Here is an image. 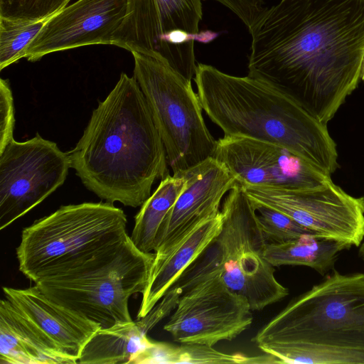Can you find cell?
I'll return each mask as SVG.
<instances>
[{
  "mask_svg": "<svg viewBox=\"0 0 364 364\" xmlns=\"http://www.w3.org/2000/svg\"><path fill=\"white\" fill-rule=\"evenodd\" d=\"M221 212L197 225L167 255L156 257L142 294L137 319L144 317L174 284L185 269L220 232Z\"/></svg>",
  "mask_w": 364,
  "mask_h": 364,
  "instance_id": "cell-18",
  "label": "cell"
},
{
  "mask_svg": "<svg viewBox=\"0 0 364 364\" xmlns=\"http://www.w3.org/2000/svg\"><path fill=\"white\" fill-rule=\"evenodd\" d=\"M248 76L326 124L357 87L364 0H280L249 31Z\"/></svg>",
  "mask_w": 364,
  "mask_h": 364,
  "instance_id": "cell-1",
  "label": "cell"
},
{
  "mask_svg": "<svg viewBox=\"0 0 364 364\" xmlns=\"http://www.w3.org/2000/svg\"><path fill=\"white\" fill-rule=\"evenodd\" d=\"M0 363L75 364L77 360L5 298L0 301Z\"/></svg>",
  "mask_w": 364,
  "mask_h": 364,
  "instance_id": "cell-17",
  "label": "cell"
},
{
  "mask_svg": "<svg viewBox=\"0 0 364 364\" xmlns=\"http://www.w3.org/2000/svg\"><path fill=\"white\" fill-rule=\"evenodd\" d=\"M242 187L253 206L278 210L323 237L355 247L363 242L364 212L358 198L332 181L308 188Z\"/></svg>",
  "mask_w": 364,
  "mask_h": 364,
  "instance_id": "cell-10",
  "label": "cell"
},
{
  "mask_svg": "<svg viewBox=\"0 0 364 364\" xmlns=\"http://www.w3.org/2000/svg\"><path fill=\"white\" fill-rule=\"evenodd\" d=\"M5 298L77 361L101 326L50 299L36 284L26 289L2 287Z\"/></svg>",
  "mask_w": 364,
  "mask_h": 364,
  "instance_id": "cell-16",
  "label": "cell"
},
{
  "mask_svg": "<svg viewBox=\"0 0 364 364\" xmlns=\"http://www.w3.org/2000/svg\"><path fill=\"white\" fill-rule=\"evenodd\" d=\"M186 183L183 173L168 175L141 205L134 217V225L130 236L140 251L145 253L154 252L159 230Z\"/></svg>",
  "mask_w": 364,
  "mask_h": 364,
  "instance_id": "cell-22",
  "label": "cell"
},
{
  "mask_svg": "<svg viewBox=\"0 0 364 364\" xmlns=\"http://www.w3.org/2000/svg\"><path fill=\"white\" fill-rule=\"evenodd\" d=\"M178 364V363H277L271 355L249 356L241 353H225L200 343L173 345L166 342L154 341L139 352L130 364Z\"/></svg>",
  "mask_w": 364,
  "mask_h": 364,
  "instance_id": "cell-20",
  "label": "cell"
},
{
  "mask_svg": "<svg viewBox=\"0 0 364 364\" xmlns=\"http://www.w3.org/2000/svg\"><path fill=\"white\" fill-rule=\"evenodd\" d=\"M358 256L364 262V241L359 246Z\"/></svg>",
  "mask_w": 364,
  "mask_h": 364,
  "instance_id": "cell-29",
  "label": "cell"
},
{
  "mask_svg": "<svg viewBox=\"0 0 364 364\" xmlns=\"http://www.w3.org/2000/svg\"><path fill=\"white\" fill-rule=\"evenodd\" d=\"M351 247L343 242L304 234L282 243H267L264 255L274 267L282 265L306 266L324 276L333 269L340 253Z\"/></svg>",
  "mask_w": 364,
  "mask_h": 364,
  "instance_id": "cell-19",
  "label": "cell"
},
{
  "mask_svg": "<svg viewBox=\"0 0 364 364\" xmlns=\"http://www.w3.org/2000/svg\"><path fill=\"white\" fill-rule=\"evenodd\" d=\"M360 79L364 82V59H363V66H362L361 73H360Z\"/></svg>",
  "mask_w": 364,
  "mask_h": 364,
  "instance_id": "cell-31",
  "label": "cell"
},
{
  "mask_svg": "<svg viewBox=\"0 0 364 364\" xmlns=\"http://www.w3.org/2000/svg\"><path fill=\"white\" fill-rule=\"evenodd\" d=\"M204 1V0H203ZM233 12L246 26L248 31L267 7L264 0H213Z\"/></svg>",
  "mask_w": 364,
  "mask_h": 364,
  "instance_id": "cell-28",
  "label": "cell"
},
{
  "mask_svg": "<svg viewBox=\"0 0 364 364\" xmlns=\"http://www.w3.org/2000/svg\"><path fill=\"white\" fill-rule=\"evenodd\" d=\"M70 168L68 153L38 134L23 142L11 140L0 153V229L62 186Z\"/></svg>",
  "mask_w": 364,
  "mask_h": 364,
  "instance_id": "cell-9",
  "label": "cell"
},
{
  "mask_svg": "<svg viewBox=\"0 0 364 364\" xmlns=\"http://www.w3.org/2000/svg\"><path fill=\"white\" fill-rule=\"evenodd\" d=\"M70 168L100 199L141 206L152 185L169 175L166 150L134 76L122 73L67 152Z\"/></svg>",
  "mask_w": 364,
  "mask_h": 364,
  "instance_id": "cell-2",
  "label": "cell"
},
{
  "mask_svg": "<svg viewBox=\"0 0 364 364\" xmlns=\"http://www.w3.org/2000/svg\"><path fill=\"white\" fill-rule=\"evenodd\" d=\"M247 300L230 290L218 272L184 291L164 326L179 343L213 346L232 341L252 323Z\"/></svg>",
  "mask_w": 364,
  "mask_h": 364,
  "instance_id": "cell-11",
  "label": "cell"
},
{
  "mask_svg": "<svg viewBox=\"0 0 364 364\" xmlns=\"http://www.w3.org/2000/svg\"><path fill=\"white\" fill-rule=\"evenodd\" d=\"M277 363L364 364V274L333 269L252 338Z\"/></svg>",
  "mask_w": 364,
  "mask_h": 364,
  "instance_id": "cell-4",
  "label": "cell"
},
{
  "mask_svg": "<svg viewBox=\"0 0 364 364\" xmlns=\"http://www.w3.org/2000/svg\"><path fill=\"white\" fill-rule=\"evenodd\" d=\"M193 80L203 109L225 135L282 146L328 176L338 168L326 124L272 85L203 63L197 64Z\"/></svg>",
  "mask_w": 364,
  "mask_h": 364,
  "instance_id": "cell-3",
  "label": "cell"
},
{
  "mask_svg": "<svg viewBox=\"0 0 364 364\" xmlns=\"http://www.w3.org/2000/svg\"><path fill=\"white\" fill-rule=\"evenodd\" d=\"M181 294L177 288L171 287L144 317L136 321L137 324L147 333L173 311Z\"/></svg>",
  "mask_w": 364,
  "mask_h": 364,
  "instance_id": "cell-27",
  "label": "cell"
},
{
  "mask_svg": "<svg viewBox=\"0 0 364 364\" xmlns=\"http://www.w3.org/2000/svg\"><path fill=\"white\" fill-rule=\"evenodd\" d=\"M213 157L242 186L308 188L331 181V176L286 148L246 136L224 135L217 140Z\"/></svg>",
  "mask_w": 364,
  "mask_h": 364,
  "instance_id": "cell-12",
  "label": "cell"
},
{
  "mask_svg": "<svg viewBox=\"0 0 364 364\" xmlns=\"http://www.w3.org/2000/svg\"><path fill=\"white\" fill-rule=\"evenodd\" d=\"M183 173L186 186L159 230L154 252L156 257L167 255L200 223L218 215L223 198L239 183L214 157Z\"/></svg>",
  "mask_w": 364,
  "mask_h": 364,
  "instance_id": "cell-14",
  "label": "cell"
},
{
  "mask_svg": "<svg viewBox=\"0 0 364 364\" xmlns=\"http://www.w3.org/2000/svg\"><path fill=\"white\" fill-rule=\"evenodd\" d=\"M150 341L136 321L101 328L84 347L77 363L130 364Z\"/></svg>",
  "mask_w": 364,
  "mask_h": 364,
  "instance_id": "cell-21",
  "label": "cell"
},
{
  "mask_svg": "<svg viewBox=\"0 0 364 364\" xmlns=\"http://www.w3.org/2000/svg\"><path fill=\"white\" fill-rule=\"evenodd\" d=\"M15 21L0 18V70L24 58L26 49L46 21Z\"/></svg>",
  "mask_w": 364,
  "mask_h": 364,
  "instance_id": "cell-23",
  "label": "cell"
},
{
  "mask_svg": "<svg viewBox=\"0 0 364 364\" xmlns=\"http://www.w3.org/2000/svg\"><path fill=\"white\" fill-rule=\"evenodd\" d=\"M124 212L109 202L60 206L22 230L19 270L33 282L42 272L82 259L124 239Z\"/></svg>",
  "mask_w": 364,
  "mask_h": 364,
  "instance_id": "cell-8",
  "label": "cell"
},
{
  "mask_svg": "<svg viewBox=\"0 0 364 364\" xmlns=\"http://www.w3.org/2000/svg\"><path fill=\"white\" fill-rule=\"evenodd\" d=\"M154 257L140 251L128 235L80 259L42 272L33 282L54 301L109 328L133 321L129 300L143 294Z\"/></svg>",
  "mask_w": 364,
  "mask_h": 364,
  "instance_id": "cell-5",
  "label": "cell"
},
{
  "mask_svg": "<svg viewBox=\"0 0 364 364\" xmlns=\"http://www.w3.org/2000/svg\"><path fill=\"white\" fill-rule=\"evenodd\" d=\"M70 0H0V18L15 21L50 18Z\"/></svg>",
  "mask_w": 364,
  "mask_h": 364,
  "instance_id": "cell-25",
  "label": "cell"
},
{
  "mask_svg": "<svg viewBox=\"0 0 364 364\" xmlns=\"http://www.w3.org/2000/svg\"><path fill=\"white\" fill-rule=\"evenodd\" d=\"M15 124L12 92L8 80H0V153L14 139Z\"/></svg>",
  "mask_w": 364,
  "mask_h": 364,
  "instance_id": "cell-26",
  "label": "cell"
},
{
  "mask_svg": "<svg viewBox=\"0 0 364 364\" xmlns=\"http://www.w3.org/2000/svg\"><path fill=\"white\" fill-rule=\"evenodd\" d=\"M222 228L173 285L183 294L218 272L225 285L245 297L252 311H260L289 294L264 257L267 240L256 210L238 183L228 193L220 210Z\"/></svg>",
  "mask_w": 364,
  "mask_h": 364,
  "instance_id": "cell-6",
  "label": "cell"
},
{
  "mask_svg": "<svg viewBox=\"0 0 364 364\" xmlns=\"http://www.w3.org/2000/svg\"><path fill=\"white\" fill-rule=\"evenodd\" d=\"M358 200H359L361 208L364 212V196H363L360 198H358Z\"/></svg>",
  "mask_w": 364,
  "mask_h": 364,
  "instance_id": "cell-30",
  "label": "cell"
},
{
  "mask_svg": "<svg viewBox=\"0 0 364 364\" xmlns=\"http://www.w3.org/2000/svg\"><path fill=\"white\" fill-rule=\"evenodd\" d=\"M203 0H127L126 16L114 32L112 45L131 53L157 54L169 64L166 44L173 31H199Z\"/></svg>",
  "mask_w": 364,
  "mask_h": 364,
  "instance_id": "cell-15",
  "label": "cell"
},
{
  "mask_svg": "<svg viewBox=\"0 0 364 364\" xmlns=\"http://www.w3.org/2000/svg\"><path fill=\"white\" fill-rule=\"evenodd\" d=\"M254 208L257 212L262 232L267 241L282 243L296 239L304 234L316 235L278 210L262 205H256Z\"/></svg>",
  "mask_w": 364,
  "mask_h": 364,
  "instance_id": "cell-24",
  "label": "cell"
},
{
  "mask_svg": "<svg viewBox=\"0 0 364 364\" xmlns=\"http://www.w3.org/2000/svg\"><path fill=\"white\" fill-rule=\"evenodd\" d=\"M132 53L134 76L146 98L173 174L213 157L217 141L205 125L191 81L161 55Z\"/></svg>",
  "mask_w": 364,
  "mask_h": 364,
  "instance_id": "cell-7",
  "label": "cell"
},
{
  "mask_svg": "<svg viewBox=\"0 0 364 364\" xmlns=\"http://www.w3.org/2000/svg\"><path fill=\"white\" fill-rule=\"evenodd\" d=\"M127 0H78L51 16L25 50L34 62L44 55L91 45H112Z\"/></svg>",
  "mask_w": 364,
  "mask_h": 364,
  "instance_id": "cell-13",
  "label": "cell"
}]
</instances>
